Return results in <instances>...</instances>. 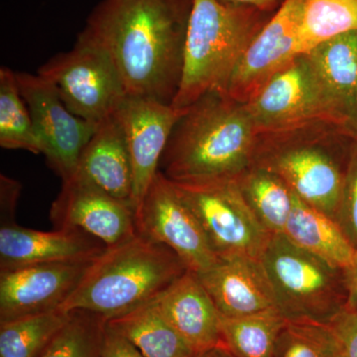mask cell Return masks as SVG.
Instances as JSON below:
<instances>
[{
    "instance_id": "cell-1",
    "label": "cell",
    "mask_w": 357,
    "mask_h": 357,
    "mask_svg": "<svg viewBox=\"0 0 357 357\" xmlns=\"http://www.w3.org/2000/svg\"><path fill=\"white\" fill-rule=\"evenodd\" d=\"M192 0H102L83 34L109 54L128 96L172 105Z\"/></svg>"
},
{
    "instance_id": "cell-2",
    "label": "cell",
    "mask_w": 357,
    "mask_h": 357,
    "mask_svg": "<svg viewBox=\"0 0 357 357\" xmlns=\"http://www.w3.org/2000/svg\"><path fill=\"white\" fill-rule=\"evenodd\" d=\"M257 139L248 105L213 91L185 109L159 171L175 183L236 180L255 164Z\"/></svg>"
},
{
    "instance_id": "cell-3",
    "label": "cell",
    "mask_w": 357,
    "mask_h": 357,
    "mask_svg": "<svg viewBox=\"0 0 357 357\" xmlns=\"http://www.w3.org/2000/svg\"><path fill=\"white\" fill-rule=\"evenodd\" d=\"M187 271L172 249L138 232L96 257L60 310L107 321L156 300Z\"/></svg>"
},
{
    "instance_id": "cell-4",
    "label": "cell",
    "mask_w": 357,
    "mask_h": 357,
    "mask_svg": "<svg viewBox=\"0 0 357 357\" xmlns=\"http://www.w3.org/2000/svg\"><path fill=\"white\" fill-rule=\"evenodd\" d=\"M356 140L326 122L258 134L255 164L280 176L298 198L335 220Z\"/></svg>"
},
{
    "instance_id": "cell-5",
    "label": "cell",
    "mask_w": 357,
    "mask_h": 357,
    "mask_svg": "<svg viewBox=\"0 0 357 357\" xmlns=\"http://www.w3.org/2000/svg\"><path fill=\"white\" fill-rule=\"evenodd\" d=\"M273 14L218 0H192L173 107L185 109L206 93H223L249 44Z\"/></svg>"
},
{
    "instance_id": "cell-6",
    "label": "cell",
    "mask_w": 357,
    "mask_h": 357,
    "mask_svg": "<svg viewBox=\"0 0 357 357\" xmlns=\"http://www.w3.org/2000/svg\"><path fill=\"white\" fill-rule=\"evenodd\" d=\"M278 311L289 321L331 324L351 303L345 270L272 234L261 257Z\"/></svg>"
},
{
    "instance_id": "cell-7",
    "label": "cell",
    "mask_w": 357,
    "mask_h": 357,
    "mask_svg": "<svg viewBox=\"0 0 357 357\" xmlns=\"http://www.w3.org/2000/svg\"><path fill=\"white\" fill-rule=\"evenodd\" d=\"M37 74L54 84L70 112L96 126L128 96L109 54L82 32L70 51L53 56Z\"/></svg>"
},
{
    "instance_id": "cell-8",
    "label": "cell",
    "mask_w": 357,
    "mask_h": 357,
    "mask_svg": "<svg viewBox=\"0 0 357 357\" xmlns=\"http://www.w3.org/2000/svg\"><path fill=\"white\" fill-rule=\"evenodd\" d=\"M173 183L198 218L218 259H260L272 234L249 208L236 180Z\"/></svg>"
},
{
    "instance_id": "cell-9",
    "label": "cell",
    "mask_w": 357,
    "mask_h": 357,
    "mask_svg": "<svg viewBox=\"0 0 357 357\" xmlns=\"http://www.w3.org/2000/svg\"><path fill=\"white\" fill-rule=\"evenodd\" d=\"M16 77L41 154L62 181L69 180L76 174L82 152L98 126L70 112L46 77L25 72H16Z\"/></svg>"
},
{
    "instance_id": "cell-10",
    "label": "cell",
    "mask_w": 357,
    "mask_h": 357,
    "mask_svg": "<svg viewBox=\"0 0 357 357\" xmlns=\"http://www.w3.org/2000/svg\"><path fill=\"white\" fill-rule=\"evenodd\" d=\"M138 232L172 249L189 271L198 274L218 262L203 227L172 181L160 171L136 213Z\"/></svg>"
},
{
    "instance_id": "cell-11",
    "label": "cell",
    "mask_w": 357,
    "mask_h": 357,
    "mask_svg": "<svg viewBox=\"0 0 357 357\" xmlns=\"http://www.w3.org/2000/svg\"><path fill=\"white\" fill-rule=\"evenodd\" d=\"M246 105L258 134L314 122L335 126L306 53L272 77Z\"/></svg>"
},
{
    "instance_id": "cell-12",
    "label": "cell",
    "mask_w": 357,
    "mask_h": 357,
    "mask_svg": "<svg viewBox=\"0 0 357 357\" xmlns=\"http://www.w3.org/2000/svg\"><path fill=\"white\" fill-rule=\"evenodd\" d=\"M304 0H285L249 44L223 93L248 103L302 54L300 30Z\"/></svg>"
},
{
    "instance_id": "cell-13",
    "label": "cell",
    "mask_w": 357,
    "mask_h": 357,
    "mask_svg": "<svg viewBox=\"0 0 357 357\" xmlns=\"http://www.w3.org/2000/svg\"><path fill=\"white\" fill-rule=\"evenodd\" d=\"M184 112L169 103L135 96H126L115 110L132 163L135 213L159 171L169 138Z\"/></svg>"
},
{
    "instance_id": "cell-14",
    "label": "cell",
    "mask_w": 357,
    "mask_h": 357,
    "mask_svg": "<svg viewBox=\"0 0 357 357\" xmlns=\"http://www.w3.org/2000/svg\"><path fill=\"white\" fill-rule=\"evenodd\" d=\"M95 259L1 270L0 323L60 310Z\"/></svg>"
},
{
    "instance_id": "cell-15",
    "label": "cell",
    "mask_w": 357,
    "mask_h": 357,
    "mask_svg": "<svg viewBox=\"0 0 357 357\" xmlns=\"http://www.w3.org/2000/svg\"><path fill=\"white\" fill-rule=\"evenodd\" d=\"M50 217L56 229L82 230L107 248L126 243L138 234L136 213L130 204L75 176L63 181Z\"/></svg>"
},
{
    "instance_id": "cell-16",
    "label": "cell",
    "mask_w": 357,
    "mask_h": 357,
    "mask_svg": "<svg viewBox=\"0 0 357 357\" xmlns=\"http://www.w3.org/2000/svg\"><path fill=\"white\" fill-rule=\"evenodd\" d=\"M197 275L223 318H238L277 309L269 278L261 260L257 258L218 259L215 265Z\"/></svg>"
},
{
    "instance_id": "cell-17",
    "label": "cell",
    "mask_w": 357,
    "mask_h": 357,
    "mask_svg": "<svg viewBox=\"0 0 357 357\" xmlns=\"http://www.w3.org/2000/svg\"><path fill=\"white\" fill-rule=\"evenodd\" d=\"M107 246L79 229L40 231L13 222L0 227V271L42 263L93 259Z\"/></svg>"
},
{
    "instance_id": "cell-18",
    "label": "cell",
    "mask_w": 357,
    "mask_h": 357,
    "mask_svg": "<svg viewBox=\"0 0 357 357\" xmlns=\"http://www.w3.org/2000/svg\"><path fill=\"white\" fill-rule=\"evenodd\" d=\"M306 54L333 123L357 139V31L333 37Z\"/></svg>"
},
{
    "instance_id": "cell-19",
    "label": "cell",
    "mask_w": 357,
    "mask_h": 357,
    "mask_svg": "<svg viewBox=\"0 0 357 357\" xmlns=\"http://www.w3.org/2000/svg\"><path fill=\"white\" fill-rule=\"evenodd\" d=\"M74 176L133 208L132 163L126 136L114 114L98 124L82 152Z\"/></svg>"
},
{
    "instance_id": "cell-20",
    "label": "cell",
    "mask_w": 357,
    "mask_h": 357,
    "mask_svg": "<svg viewBox=\"0 0 357 357\" xmlns=\"http://www.w3.org/2000/svg\"><path fill=\"white\" fill-rule=\"evenodd\" d=\"M156 301L164 316L195 351L220 344V314L198 275L188 270Z\"/></svg>"
},
{
    "instance_id": "cell-21",
    "label": "cell",
    "mask_w": 357,
    "mask_h": 357,
    "mask_svg": "<svg viewBox=\"0 0 357 357\" xmlns=\"http://www.w3.org/2000/svg\"><path fill=\"white\" fill-rule=\"evenodd\" d=\"M283 234L300 248L340 269H349L357 260V249L338 223L296 195Z\"/></svg>"
},
{
    "instance_id": "cell-22",
    "label": "cell",
    "mask_w": 357,
    "mask_h": 357,
    "mask_svg": "<svg viewBox=\"0 0 357 357\" xmlns=\"http://www.w3.org/2000/svg\"><path fill=\"white\" fill-rule=\"evenodd\" d=\"M107 326L144 357H194L197 352L171 325L156 300L109 319Z\"/></svg>"
},
{
    "instance_id": "cell-23",
    "label": "cell",
    "mask_w": 357,
    "mask_h": 357,
    "mask_svg": "<svg viewBox=\"0 0 357 357\" xmlns=\"http://www.w3.org/2000/svg\"><path fill=\"white\" fill-rule=\"evenodd\" d=\"M253 215L270 234H283L293 210L294 192L269 169L253 164L236 178Z\"/></svg>"
},
{
    "instance_id": "cell-24",
    "label": "cell",
    "mask_w": 357,
    "mask_h": 357,
    "mask_svg": "<svg viewBox=\"0 0 357 357\" xmlns=\"http://www.w3.org/2000/svg\"><path fill=\"white\" fill-rule=\"evenodd\" d=\"M287 321L277 309L238 318L220 316V342L234 357H273Z\"/></svg>"
},
{
    "instance_id": "cell-25",
    "label": "cell",
    "mask_w": 357,
    "mask_h": 357,
    "mask_svg": "<svg viewBox=\"0 0 357 357\" xmlns=\"http://www.w3.org/2000/svg\"><path fill=\"white\" fill-rule=\"evenodd\" d=\"M70 314L56 310L0 323V357H39Z\"/></svg>"
},
{
    "instance_id": "cell-26",
    "label": "cell",
    "mask_w": 357,
    "mask_h": 357,
    "mask_svg": "<svg viewBox=\"0 0 357 357\" xmlns=\"http://www.w3.org/2000/svg\"><path fill=\"white\" fill-rule=\"evenodd\" d=\"M0 146L41 154L16 72L7 67L0 69Z\"/></svg>"
},
{
    "instance_id": "cell-27",
    "label": "cell",
    "mask_w": 357,
    "mask_h": 357,
    "mask_svg": "<svg viewBox=\"0 0 357 357\" xmlns=\"http://www.w3.org/2000/svg\"><path fill=\"white\" fill-rule=\"evenodd\" d=\"M357 31V0H304L300 39L304 53L345 33Z\"/></svg>"
},
{
    "instance_id": "cell-28",
    "label": "cell",
    "mask_w": 357,
    "mask_h": 357,
    "mask_svg": "<svg viewBox=\"0 0 357 357\" xmlns=\"http://www.w3.org/2000/svg\"><path fill=\"white\" fill-rule=\"evenodd\" d=\"M70 312L67 323L39 357H102L107 321L86 311Z\"/></svg>"
},
{
    "instance_id": "cell-29",
    "label": "cell",
    "mask_w": 357,
    "mask_h": 357,
    "mask_svg": "<svg viewBox=\"0 0 357 357\" xmlns=\"http://www.w3.org/2000/svg\"><path fill=\"white\" fill-rule=\"evenodd\" d=\"M273 357H340V349L328 324L288 319L277 338Z\"/></svg>"
},
{
    "instance_id": "cell-30",
    "label": "cell",
    "mask_w": 357,
    "mask_h": 357,
    "mask_svg": "<svg viewBox=\"0 0 357 357\" xmlns=\"http://www.w3.org/2000/svg\"><path fill=\"white\" fill-rule=\"evenodd\" d=\"M335 222L357 249V139L352 146Z\"/></svg>"
},
{
    "instance_id": "cell-31",
    "label": "cell",
    "mask_w": 357,
    "mask_h": 357,
    "mask_svg": "<svg viewBox=\"0 0 357 357\" xmlns=\"http://www.w3.org/2000/svg\"><path fill=\"white\" fill-rule=\"evenodd\" d=\"M337 337L340 357H357V304L352 302L328 324Z\"/></svg>"
},
{
    "instance_id": "cell-32",
    "label": "cell",
    "mask_w": 357,
    "mask_h": 357,
    "mask_svg": "<svg viewBox=\"0 0 357 357\" xmlns=\"http://www.w3.org/2000/svg\"><path fill=\"white\" fill-rule=\"evenodd\" d=\"M102 357H144L126 337L107 328L103 333Z\"/></svg>"
},
{
    "instance_id": "cell-33",
    "label": "cell",
    "mask_w": 357,
    "mask_h": 357,
    "mask_svg": "<svg viewBox=\"0 0 357 357\" xmlns=\"http://www.w3.org/2000/svg\"><path fill=\"white\" fill-rule=\"evenodd\" d=\"M21 185L17 181L0 176V201H1V222H13L14 210L20 198Z\"/></svg>"
},
{
    "instance_id": "cell-34",
    "label": "cell",
    "mask_w": 357,
    "mask_h": 357,
    "mask_svg": "<svg viewBox=\"0 0 357 357\" xmlns=\"http://www.w3.org/2000/svg\"><path fill=\"white\" fill-rule=\"evenodd\" d=\"M225 6L255 7L267 13H275L285 0H218Z\"/></svg>"
},
{
    "instance_id": "cell-35",
    "label": "cell",
    "mask_w": 357,
    "mask_h": 357,
    "mask_svg": "<svg viewBox=\"0 0 357 357\" xmlns=\"http://www.w3.org/2000/svg\"><path fill=\"white\" fill-rule=\"evenodd\" d=\"M347 275V286L352 302L357 304V260L349 269L345 270Z\"/></svg>"
},
{
    "instance_id": "cell-36",
    "label": "cell",
    "mask_w": 357,
    "mask_h": 357,
    "mask_svg": "<svg viewBox=\"0 0 357 357\" xmlns=\"http://www.w3.org/2000/svg\"><path fill=\"white\" fill-rule=\"evenodd\" d=\"M194 357H234L230 354L229 349L220 342L215 347H211L210 349H204L199 352H197L196 356Z\"/></svg>"
}]
</instances>
